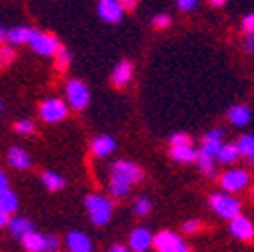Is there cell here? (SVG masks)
Here are the masks:
<instances>
[{"label": "cell", "mask_w": 254, "mask_h": 252, "mask_svg": "<svg viewBox=\"0 0 254 252\" xmlns=\"http://www.w3.org/2000/svg\"><path fill=\"white\" fill-rule=\"evenodd\" d=\"M85 208L89 212V218L95 226H105L111 220V202L103 196H87L85 198Z\"/></svg>", "instance_id": "6da1fadb"}, {"label": "cell", "mask_w": 254, "mask_h": 252, "mask_svg": "<svg viewBox=\"0 0 254 252\" xmlns=\"http://www.w3.org/2000/svg\"><path fill=\"white\" fill-rule=\"evenodd\" d=\"M210 206H212V210L220 216V218H226V220H232V218H236L238 214H240V210H242V206H240V202L234 198V196H230V194H212L210 196Z\"/></svg>", "instance_id": "7a4b0ae2"}, {"label": "cell", "mask_w": 254, "mask_h": 252, "mask_svg": "<svg viewBox=\"0 0 254 252\" xmlns=\"http://www.w3.org/2000/svg\"><path fill=\"white\" fill-rule=\"evenodd\" d=\"M65 93H67V101H69V105L73 109L83 111L89 105V97L91 95H89V89H87V85L83 81H79V79L69 81L67 87H65Z\"/></svg>", "instance_id": "3957f363"}, {"label": "cell", "mask_w": 254, "mask_h": 252, "mask_svg": "<svg viewBox=\"0 0 254 252\" xmlns=\"http://www.w3.org/2000/svg\"><path fill=\"white\" fill-rule=\"evenodd\" d=\"M153 246L160 252H188V244L172 230H162L153 236Z\"/></svg>", "instance_id": "277c9868"}, {"label": "cell", "mask_w": 254, "mask_h": 252, "mask_svg": "<svg viewBox=\"0 0 254 252\" xmlns=\"http://www.w3.org/2000/svg\"><path fill=\"white\" fill-rule=\"evenodd\" d=\"M41 117L47 123H57L67 117V103L61 99H47L41 103Z\"/></svg>", "instance_id": "5b68a950"}, {"label": "cell", "mask_w": 254, "mask_h": 252, "mask_svg": "<svg viewBox=\"0 0 254 252\" xmlns=\"http://www.w3.org/2000/svg\"><path fill=\"white\" fill-rule=\"evenodd\" d=\"M230 234L242 242H250V240H254V224L246 216L238 214L236 218L230 220Z\"/></svg>", "instance_id": "8992f818"}, {"label": "cell", "mask_w": 254, "mask_h": 252, "mask_svg": "<svg viewBox=\"0 0 254 252\" xmlns=\"http://www.w3.org/2000/svg\"><path fill=\"white\" fill-rule=\"evenodd\" d=\"M97 12H99V16H101L105 22L117 24V22L123 18L125 8H123V4L119 2V0H99Z\"/></svg>", "instance_id": "52a82bcc"}, {"label": "cell", "mask_w": 254, "mask_h": 252, "mask_svg": "<svg viewBox=\"0 0 254 252\" xmlns=\"http://www.w3.org/2000/svg\"><path fill=\"white\" fill-rule=\"evenodd\" d=\"M220 184L226 192H240L248 184V174L244 170H228L226 174H222Z\"/></svg>", "instance_id": "ba28073f"}, {"label": "cell", "mask_w": 254, "mask_h": 252, "mask_svg": "<svg viewBox=\"0 0 254 252\" xmlns=\"http://www.w3.org/2000/svg\"><path fill=\"white\" fill-rule=\"evenodd\" d=\"M28 45H30V49H33L35 53H39V55H43V57H51V55H55L57 49L61 47L59 41H57V37L47 35V33H37L35 39L30 41Z\"/></svg>", "instance_id": "9c48e42d"}, {"label": "cell", "mask_w": 254, "mask_h": 252, "mask_svg": "<svg viewBox=\"0 0 254 252\" xmlns=\"http://www.w3.org/2000/svg\"><path fill=\"white\" fill-rule=\"evenodd\" d=\"M222 145H224V131L222 129H212V131H208L206 135H204V139H202V149L200 151H204V153H210V155H218V151L222 149Z\"/></svg>", "instance_id": "30bf717a"}, {"label": "cell", "mask_w": 254, "mask_h": 252, "mask_svg": "<svg viewBox=\"0 0 254 252\" xmlns=\"http://www.w3.org/2000/svg\"><path fill=\"white\" fill-rule=\"evenodd\" d=\"M149 246H153V236L147 228H135L131 234H129V248L135 250V252H143L147 250Z\"/></svg>", "instance_id": "8fae6325"}, {"label": "cell", "mask_w": 254, "mask_h": 252, "mask_svg": "<svg viewBox=\"0 0 254 252\" xmlns=\"http://www.w3.org/2000/svg\"><path fill=\"white\" fill-rule=\"evenodd\" d=\"M111 174H119V176L127 178V180L133 182V184H137V182L143 178V172H141V168H139V166H135V164H131V162H125V160L115 162V166H113Z\"/></svg>", "instance_id": "7c38bea8"}, {"label": "cell", "mask_w": 254, "mask_h": 252, "mask_svg": "<svg viewBox=\"0 0 254 252\" xmlns=\"http://www.w3.org/2000/svg\"><path fill=\"white\" fill-rule=\"evenodd\" d=\"M67 248L71 252H89L93 248V244H91V238L87 234H83L79 230H73V232L67 234Z\"/></svg>", "instance_id": "4fadbf2b"}, {"label": "cell", "mask_w": 254, "mask_h": 252, "mask_svg": "<svg viewBox=\"0 0 254 252\" xmlns=\"http://www.w3.org/2000/svg\"><path fill=\"white\" fill-rule=\"evenodd\" d=\"M226 117L232 125H236V127H244V125H248L250 119H252V111H250L248 105H234V107L228 109Z\"/></svg>", "instance_id": "5bb4252c"}, {"label": "cell", "mask_w": 254, "mask_h": 252, "mask_svg": "<svg viewBox=\"0 0 254 252\" xmlns=\"http://www.w3.org/2000/svg\"><path fill=\"white\" fill-rule=\"evenodd\" d=\"M198 153L192 145H172V160L174 162H180V164H192V162H198Z\"/></svg>", "instance_id": "9a60e30c"}, {"label": "cell", "mask_w": 254, "mask_h": 252, "mask_svg": "<svg viewBox=\"0 0 254 252\" xmlns=\"http://www.w3.org/2000/svg\"><path fill=\"white\" fill-rule=\"evenodd\" d=\"M22 246L28 250V252H43V250H49V236L45 234H39V232H28L24 238H22Z\"/></svg>", "instance_id": "2e32d148"}, {"label": "cell", "mask_w": 254, "mask_h": 252, "mask_svg": "<svg viewBox=\"0 0 254 252\" xmlns=\"http://www.w3.org/2000/svg\"><path fill=\"white\" fill-rule=\"evenodd\" d=\"M115 147H117V141L113 137H109V135H99V137H95L93 143H91V149H93V153L97 157L111 155L115 151Z\"/></svg>", "instance_id": "e0dca14e"}, {"label": "cell", "mask_w": 254, "mask_h": 252, "mask_svg": "<svg viewBox=\"0 0 254 252\" xmlns=\"http://www.w3.org/2000/svg\"><path fill=\"white\" fill-rule=\"evenodd\" d=\"M131 77H133V65L129 61H121L119 65L115 67L113 75H111V79H113V83L117 87H125L127 83L131 81Z\"/></svg>", "instance_id": "ac0fdd59"}, {"label": "cell", "mask_w": 254, "mask_h": 252, "mask_svg": "<svg viewBox=\"0 0 254 252\" xmlns=\"http://www.w3.org/2000/svg\"><path fill=\"white\" fill-rule=\"evenodd\" d=\"M37 33H39V30H35V28L16 26V28L8 30V41H10L12 45H24V43H30V41H33Z\"/></svg>", "instance_id": "d6986e66"}, {"label": "cell", "mask_w": 254, "mask_h": 252, "mask_svg": "<svg viewBox=\"0 0 254 252\" xmlns=\"http://www.w3.org/2000/svg\"><path fill=\"white\" fill-rule=\"evenodd\" d=\"M131 186H133V182H129L127 178H123V176H119V174H111L109 190H111L113 196H117V198L127 196V194H129V190H131Z\"/></svg>", "instance_id": "ffe728a7"}, {"label": "cell", "mask_w": 254, "mask_h": 252, "mask_svg": "<svg viewBox=\"0 0 254 252\" xmlns=\"http://www.w3.org/2000/svg\"><path fill=\"white\" fill-rule=\"evenodd\" d=\"M8 228H10L12 236H14V238H18V240H22V238H24L28 232H33V230H35L33 222H30V220H26V218H20V216L10 220Z\"/></svg>", "instance_id": "44dd1931"}, {"label": "cell", "mask_w": 254, "mask_h": 252, "mask_svg": "<svg viewBox=\"0 0 254 252\" xmlns=\"http://www.w3.org/2000/svg\"><path fill=\"white\" fill-rule=\"evenodd\" d=\"M8 164L14 166V168H18V170H26L30 166V155L22 147L14 145V147L8 149Z\"/></svg>", "instance_id": "7402d4cb"}, {"label": "cell", "mask_w": 254, "mask_h": 252, "mask_svg": "<svg viewBox=\"0 0 254 252\" xmlns=\"http://www.w3.org/2000/svg\"><path fill=\"white\" fill-rule=\"evenodd\" d=\"M240 155H242V153H240V149H238L236 143H224V145H222V149L218 151L216 160H218L220 164H234Z\"/></svg>", "instance_id": "603a6c76"}, {"label": "cell", "mask_w": 254, "mask_h": 252, "mask_svg": "<svg viewBox=\"0 0 254 252\" xmlns=\"http://www.w3.org/2000/svg\"><path fill=\"white\" fill-rule=\"evenodd\" d=\"M43 184H45V188L49 192H59V190L65 188V178H61L55 172H45L43 174Z\"/></svg>", "instance_id": "cb8c5ba5"}, {"label": "cell", "mask_w": 254, "mask_h": 252, "mask_svg": "<svg viewBox=\"0 0 254 252\" xmlns=\"http://www.w3.org/2000/svg\"><path fill=\"white\" fill-rule=\"evenodd\" d=\"M240 153L246 157V160H254V135H240L236 141Z\"/></svg>", "instance_id": "d4e9b609"}, {"label": "cell", "mask_w": 254, "mask_h": 252, "mask_svg": "<svg viewBox=\"0 0 254 252\" xmlns=\"http://www.w3.org/2000/svg\"><path fill=\"white\" fill-rule=\"evenodd\" d=\"M0 208L6 210L8 214L16 212L18 210V198L10 190H2V192H0Z\"/></svg>", "instance_id": "484cf974"}, {"label": "cell", "mask_w": 254, "mask_h": 252, "mask_svg": "<svg viewBox=\"0 0 254 252\" xmlns=\"http://www.w3.org/2000/svg\"><path fill=\"white\" fill-rule=\"evenodd\" d=\"M198 166H200V170H202L206 176H210V178L216 174V168H214V155H210V153H204V151L198 153Z\"/></svg>", "instance_id": "4316f807"}, {"label": "cell", "mask_w": 254, "mask_h": 252, "mask_svg": "<svg viewBox=\"0 0 254 252\" xmlns=\"http://www.w3.org/2000/svg\"><path fill=\"white\" fill-rule=\"evenodd\" d=\"M53 57H55V67H57L59 71H67V69H69L71 55H69V51H67L65 47H59Z\"/></svg>", "instance_id": "83f0119b"}, {"label": "cell", "mask_w": 254, "mask_h": 252, "mask_svg": "<svg viewBox=\"0 0 254 252\" xmlns=\"http://www.w3.org/2000/svg\"><path fill=\"white\" fill-rule=\"evenodd\" d=\"M12 61H14V49L6 47V45H0V71L6 69Z\"/></svg>", "instance_id": "f1b7e54d"}, {"label": "cell", "mask_w": 254, "mask_h": 252, "mask_svg": "<svg viewBox=\"0 0 254 252\" xmlns=\"http://www.w3.org/2000/svg\"><path fill=\"white\" fill-rule=\"evenodd\" d=\"M14 129H16L18 133H22V135H28V133L35 131V123L30 121V119H20V121L14 123Z\"/></svg>", "instance_id": "f546056e"}, {"label": "cell", "mask_w": 254, "mask_h": 252, "mask_svg": "<svg viewBox=\"0 0 254 252\" xmlns=\"http://www.w3.org/2000/svg\"><path fill=\"white\" fill-rule=\"evenodd\" d=\"M133 208H135V214L137 216H147L149 214V210H151V202L147 200V198H137L135 200V204H133Z\"/></svg>", "instance_id": "4dcf8cb0"}, {"label": "cell", "mask_w": 254, "mask_h": 252, "mask_svg": "<svg viewBox=\"0 0 254 252\" xmlns=\"http://www.w3.org/2000/svg\"><path fill=\"white\" fill-rule=\"evenodd\" d=\"M170 145H192V137L188 133H174L170 137Z\"/></svg>", "instance_id": "1f68e13d"}, {"label": "cell", "mask_w": 254, "mask_h": 252, "mask_svg": "<svg viewBox=\"0 0 254 252\" xmlns=\"http://www.w3.org/2000/svg\"><path fill=\"white\" fill-rule=\"evenodd\" d=\"M151 24H153L155 28H168V26L172 24V18H170L168 14H155L153 20H151Z\"/></svg>", "instance_id": "d6a6232c"}, {"label": "cell", "mask_w": 254, "mask_h": 252, "mask_svg": "<svg viewBox=\"0 0 254 252\" xmlns=\"http://www.w3.org/2000/svg\"><path fill=\"white\" fill-rule=\"evenodd\" d=\"M176 4L182 12H190V10H194L198 6V0H176Z\"/></svg>", "instance_id": "836d02e7"}, {"label": "cell", "mask_w": 254, "mask_h": 252, "mask_svg": "<svg viewBox=\"0 0 254 252\" xmlns=\"http://www.w3.org/2000/svg\"><path fill=\"white\" fill-rule=\"evenodd\" d=\"M200 220H188V222L182 226V230L186 232V234H196L198 230H200Z\"/></svg>", "instance_id": "e575fe53"}, {"label": "cell", "mask_w": 254, "mask_h": 252, "mask_svg": "<svg viewBox=\"0 0 254 252\" xmlns=\"http://www.w3.org/2000/svg\"><path fill=\"white\" fill-rule=\"evenodd\" d=\"M242 28L246 30V33H254V12H250L248 16H244V20H242Z\"/></svg>", "instance_id": "d590c367"}, {"label": "cell", "mask_w": 254, "mask_h": 252, "mask_svg": "<svg viewBox=\"0 0 254 252\" xmlns=\"http://www.w3.org/2000/svg\"><path fill=\"white\" fill-rule=\"evenodd\" d=\"M8 224H10V214H8L6 210L0 208V228H4V226H8Z\"/></svg>", "instance_id": "8d00e7d4"}, {"label": "cell", "mask_w": 254, "mask_h": 252, "mask_svg": "<svg viewBox=\"0 0 254 252\" xmlns=\"http://www.w3.org/2000/svg\"><path fill=\"white\" fill-rule=\"evenodd\" d=\"M119 2L123 4L125 10H133V8L137 6V0H119Z\"/></svg>", "instance_id": "74e56055"}, {"label": "cell", "mask_w": 254, "mask_h": 252, "mask_svg": "<svg viewBox=\"0 0 254 252\" xmlns=\"http://www.w3.org/2000/svg\"><path fill=\"white\" fill-rule=\"evenodd\" d=\"M246 49H248V53L254 55V33H248V37H246Z\"/></svg>", "instance_id": "f35d334b"}, {"label": "cell", "mask_w": 254, "mask_h": 252, "mask_svg": "<svg viewBox=\"0 0 254 252\" xmlns=\"http://www.w3.org/2000/svg\"><path fill=\"white\" fill-rule=\"evenodd\" d=\"M2 190H8V180H6L4 172L0 170V192H2Z\"/></svg>", "instance_id": "ab89813d"}, {"label": "cell", "mask_w": 254, "mask_h": 252, "mask_svg": "<svg viewBox=\"0 0 254 252\" xmlns=\"http://www.w3.org/2000/svg\"><path fill=\"white\" fill-rule=\"evenodd\" d=\"M4 41H8V30L4 26H0V45H2Z\"/></svg>", "instance_id": "60d3db41"}, {"label": "cell", "mask_w": 254, "mask_h": 252, "mask_svg": "<svg viewBox=\"0 0 254 252\" xmlns=\"http://www.w3.org/2000/svg\"><path fill=\"white\" fill-rule=\"evenodd\" d=\"M208 2H210L212 6H224V4L228 2V0H208Z\"/></svg>", "instance_id": "b9f144b4"}, {"label": "cell", "mask_w": 254, "mask_h": 252, "mask_svg": "<svg viewBox=\"0 0 254 252\" xmlns=\"http://www.w3.org/2000/svg\"><path fill=\"white\" fill-rule=\"evenodd\" d=\"M127 248L125 246H121V244H115V246H111V252H125Z\"/></svg>", "instance_id": "7bdbcfd3"}, {"label": "cell", "mask_w": 254, "mask_h": 252, "mask_svg": "<svg viewBox=\"0 0 254 252\" xmlns=\"http://www.w3.org/2000/svg\"><path fill=\"white\" fill-rule=\"evenodd\" d=\"M0 111H2V103H0Z\"/></svg>", "instance_id": "ee69618b"}, {"label": "cell", "mask_w": 254, "mask_h": 252, "mask_svg": "<svg viewBox=\"0 0 254 252\" xmlns=\"http://www.w3.org/2000/svg\"><path fill=\"white\" fill-rule=\"evenodd\" d=\"M250 162H252V164H254V160H250Z\"/></svg>", "instance_id": "f6af8a7d"}]
</instances>
